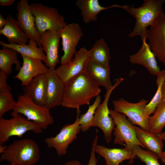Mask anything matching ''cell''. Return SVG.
Returning a JSON list of instances; mask_svg holds the SVG:
<instances>
[{
    "instance_id": "cell-1",
    "label": "cell",
    "mask_w": 165,
    "mask_h": 165,
    "mask_svg": "<svg viewBox=\"0 0 165 165\" xmlns=\"http://www.w3.org/2000/svg\"><path fill=\"white\" fill-rule=\"evenodd\" d=\"M101 92L99 86L86 70L65 84L62 105L79 109L82 105H89L91 100L99 95Z\"/></svg>"
},
{
    "instance_id": "cell-2",
    "label": "cell",
    "mask_w": 165,
    "mask_h": 165,
    "mask_svg": "<svg viewBox=\"0 0 165 165\" xmlns=\"http://www.w3.org/2000/svg\"><path fill=\"white\" fill-rule=\"evenodd\" d=\"M165 0H144L138 8L128 5H118V8L126 10L136 19L132 31L128 36L140 35L142 41L147 38L148 28L153 25L164 13L163 6Z\"/></svg>"
},
{
    "instance_id": "cell-3",
    "label": "cell",
    "mask_w": 165,
    "mask_h": 165,
    "mask_svg": "<svg viewBox=\"0 0 165 165\" xmlns=\"http://www.w3.org/2000/svg\"><path fill=\"white\" fill-rule=\"evenodd\" d=\"M40 158L37 143L30 138L13 141L1 154L0 161L15 165H34Z\"/></svg>"
},
{
    "instance_id": "cell-4",
    "label": "cell",
    "mask_w": 165,
    "mask_h": 165,
    "mask_svg": "<svg viewBox=\"0 0 165 165\" xmlns=\"http://www.w3.org/2000/svg\"><path fill=\"white\" fill-rule=\"evenodd\" d=\"M30 8L34 16L35 27L39 36L47 31H60L67 24L63 16L54 8L38 3L30 4Z\"/></svg>"
},
{
    "instance_id": "cell-5",
    "label": "cell",
    "mask_w": 165,
    "mask_h": 165,
    "mask_svg": "<svg viewBox=\"0 0 165 165\" xmlns=\"http://www.w3.org/2000/svg\"><path fill=\"white\" fill-rule=\"evenodd\" d=\"M13 112L23 115L28 120L37 124L42 130L46 129L54 122L50 110L37 104L24 94L18 97Z\"/></svg>"
},
{
    "instance_id": "cell-6",
    "label": "cell",
    "mask_w": 165,
    "mask_h": 165,
    "mask_svg": "<svg viewBox=\"0 0 165 165\" xmlns=\"http://www.w3.org/2000/svg\"><path fill=\"white\" fill-rule=\"evenodd\" d=\"M12 117L7 119L0 118V145H3L12 136L21 138L26 132L32 131L40 134L42 130L36 123L13 112Z\"/></svg>"
},
{
    "instance_id": "cell-7",
    "label": "cell",
    "mask_w": 165,
    "mask_h": 165,
    "mask_svg": "<svg viewBox=\"0 0 165 165\" xmlns=\"http://www.w3.org/2000/svg\"><path fill=\"white\" fill-rule=\"evenodd\" d=\"M110 115L113 119L115 127L113 135L114 143L133 148L138 145L143 148L144 146L138 141L134 125L124 114L109 109Z\"/></svg>"
},
{
    "instance_id": "cell-8",
    "label": "cell",
    "mask_w": 165,
    "mask_h": 165,
    "mask_svg": "<svg viewBox=\"0 0 165 165\" xmlns=\"http://www.w3.org/2000/svg\"><path fill=\"white\" fill-rule=\"evenodd\" d=\"M148 102V100L143 99L138 102L133 103L121 98L113 100L112 104L114 111L125 115L134 125H138L149 131L148 117L145 113V108Z\"/></svg>"
},
{
    "instance_id": "cell-9",
    "label": "cell",
    "mask_w": 165,
    "mask_h": 165,
    "mask_svg": "<svg viewBox=\"0 0 165 165\" xmlns=\"http://www.w3.org/2000/svg\"><path fill=\"white\" fill-rule=\"evenodd\" d=\"M123 80L122 78L116 79L112 86L106 90L104 100L97 108L92 122L91 127H97L102 130L107 144L112 140V133L115 127L114 121L110 115L108 101L112 91Z\"/></svg>"
},
{
    "instance_id": "cell-10",
    "label": "cell",
    "mask_w": 165,
    "mask_h": 165,
    "mask_svg": "<svg viewBox=\"0 0 165 165\" xmlns=\"http://www.w3.org/2000/svg\"><path fill=\"white\" fill-rule=\"evenodd\" d=\"M77 116L75 122L71 124L64 126L58 134L54 137H47L44 142L49 148L55 149L59 156L66 155L69 145L77 138V135L81 130L79 122L80 111L77 109Z\"/></svg>"
},
{
    "instance_id": "cell-11",
    "label": "cell",
    "mask_w": 165,
    "mask_h": 165,
    "mask_svg": "<svg viewBox=\"0 0 165 165\" xmlns=\"http://www.w3.org/2000/svg\"><path fill=\"white\" fill-rule=\"evenodd\" d=\"M60 34L64 52L60 63L64 65L69 63L72 59L76 52V46L83 34L80 27L76 23L67 24L60 31Z\"/></svg>"
},
{
    "instance_id": "cell-12",
    "label": "cell",
    "mask_w": 165,
    "mask_h": 165,
    "mask_svg": "<svg viewBox=\"0 0 165 165\" xmlns=\"http://www.w3.org/2000/svg\"><path fill=\"white\" fill-rule=\"evenodd\" d=\"M88 51L84 47L75 53L69 63L55 69V71L64 84L69 79L85 71L89 61Z\"/></svg>"
},
{
    "instance_id": "cell-13",
    "label": "cell",
    "mask_w": 165,
    "mask_h": 165,
    "mask_svg": "<svg viewBox=\"0 0 165 165\" xmlns=\"http://www.w3.org/2000/svg\"><path fill=\"white\" fill-rule=\"evenodd\" d=\"M147 39L156 57L165 65V13L149 27Z\"/></svg>"
},
{
    "instance_id": "cell-14",
    "label": "cell",
    "mask_w": 165,
    "mask_h": 165,
    "mask_svg": "<svg viewBox=\"0 0 165 165\" xmlns=\"http://www.w3.org/2000/svg\"><path fill=\"white\" fill-rule=\"evenodd\" d=\"M60 38V31L48 30L40 35V42L45 53V65L49 68L55 69L60 63L58 50Z\"/></svg>"
},
{
    "instance_id": "cell-15",
    "label": "cell",
    "mask_w": 165,
    "mask_h": 165,
    "mask_svg": "<svg viewBox=\"0 0 165 165\" xmlns=\"http://www.w3.org/2000/svg\"><path fill=\"white\" fill-rule=\"evenodd\" d=\"M17 20L20 27L29 39L35 41L38 46L41 47L40 36L35 25V19L30 8L27 0H21L18 2L16 7Z\"/></svg>"
},
{
    "instance_id": "cell-16",
    "label": "cell",
    "mask_w": 165,
    "mask_h": 165,
    "mask_svg": "<svg viewBox=\"0 0 165 165\" xmlns=\"http://www.w3.org/2000/svg\"><path fill=\"white\" fill-rule=\"evenodd\" d=\"M47 85L45 106L50 110L62 105L64 95V84L55 71L49 68L47 73Z\"/></svg>"
},
{
    "instance_id": "cell-17",
    "label": "cell",
    "mask_w": 165,
    "mask_h": 165,
    "mask_svg": "<svg viewBox=\"0 0 165 165\" xmlns=\"http://www.w3.org/2000/svg\"><path fill=\"white\" fill-rule=\"evenodd\" d=\"M23 59L22 65L18 73L14 77L21 82L23 87L27 86L35 77L48 72L49 68L41 60L21 55Z\"/></svg>"
},
{
    "instance_id": "cell-18",
    "label": "cell",
    "mask_w": 165,
    "mask_h": 165,
    "mask_svg": "<svg viewBox=\"0 0 165 165\" xmlns=\"http://www.w3.org/2000/svg\"><path fill=\"white\" fill-rule=\"evenodd\" d=\"M146 39L142 41V46L137 53L130 56L129 61L132 64L144 66L150 74L157 76L161 70L157 64L155 54L146 42Z\"/></svg>"
},
{
    "instance_id": "cell-19",
    "label": "cell",
    "mask_w": 165,
    "mask_h": 165,
    "mask_svg": "<svg viewBox=\"0 0 165 165\" xmlns=\"http://www.w3.org/2000/svg\"><path fill=\"white\" fill-rule=\"evenodd\" d=\"M133 148L126 146L123 148H109L97 144L95 152L104 158L106 165H119L126 160H130L132 163L136 157Z\"/></svg>"
},
{
    "instance_id": "cell-20",
    "label": "cell",
    "mask_w": 165,
    "mask_h": 165,
    "mask_svg": "<svg viewBox=\"0 0 165 165\" xmlns=\"http://www.w3.org/2000/svg\"><path fill=\"white\" fill-rule=\"evenodd\" d=\"M47 73L35 77L27 86L23 87L24 94L37 104L44 106L46 101Z\"/></svg>"
},
{
    "instance_id": "cell-21",
    "label": "cell",
    "mask_w": 165,
    "mask_h": 165,
    "mask_svg": "<svg viewBox=\"0 0 165 165\" xmlns=\"http://www.w3.org/2000/svg\"><path fill=\"white\" fill-rule=\"evenodd\" d=\"M6 18V23L4 28L0 30V34L6 38L9 44L18 45L27 44L29 39L17 20L10 14Z\"/></svg>"
},
{
    "instance_id": "cell-22",
    "label": "cell",
    "mask_w": 165,
    "mask_h": 165,
    "mask_svg": "<svg viewBox=\"0 0 165 165\" xmlns=\"http://www.w3.org/2000/svg\"><path fill=\"white\" fill-rule=\"evenodd\" d=\"M75 4L81 10L82 19L85 24L97 20V15L101 12L112 8L117 7L118 5L108 7L101 6L98 0H77Z\"/></svg>"
},
{
    "instance_id": "cell-23",
    "label": "cell",
    "mask_w": 165,
    "mask_h": 165,
    "mask_svg": "<svg viewBox=\"0 0 165 165\" xmlns=\"http://www.w3.org/2000/svg\"><path fill=\"white\" fill-rule=\"evenodd\" d=\"M137 138L147 150L159 156L163 151V141L157 135L134 126Z\"/></svg>"
},
{
    "instance_id": "cell-24",
    "label": "cell",
    "mask_w": 165,
    "mask_h": 165,
    "mask_svg": "<svg viewBox=\"0 0 165 165\" xmlns=\"http://www.w3.org/2000/svg\"><path fill=\"white\" fill-rule=\"evenodd\" d=\"M86 70L90 74L97 84L105 87L106 90L113 86L110 79V66H105L89 60Z\"/></svg>"
},
{
    "instance_id": "cell-25",
    "label": "cell",
    "mask_w": 165,
    "mask_h": 165,
    "mask_svg": "<svg viewBox=\"0 0 165 165\" xmlns=\"http://www.w3.org/2000/svg\"><path fill=\"white\" fill-rule=\"evenodd\" d=\"M27 44L18 45L6 43L4 41H0L2 47L13 49L21 55L41 60L45 63L46 56L42 47L38 46L34 40L29 39Z\"/></svg>"
},
{
    "instance_id": "cell-26",
    "label": "cell",
    "mask_w": 165,
    "mask_h": 165,
    "mask_svg": "<svg viewBox=\"0 0 165 165\" xmlns=\"http://www.w3.org/2000/svg\"><path fill=\"white\" fill-rule=\"evenodd\" d=\"M89 59L105 66H109L111 56L109 48L104 39L97 40L88 50Z\"/></svg>"
},
{
    "instance_id": "cell-27",
    "label": "cell",
    "mask_w": 165,
    "mask_h": 165,
    "mask_svg": "<svg viewBox=\"0 0 165 165\" xmlns=\"http://www.w3.org/2000/svg\"><path fill=\"white\" fill-rule=\"evenodd\" d=\"M18 53L13 49L2 47L0 50V71L9 75L12 72L13 64L16 65V70L19 71L21 66L18 59Z\"/></svg>"
},
{
    "instance_id": "cell-28",
    "label": "cell",
    "mask_w": 165,
    "mask_h": 165,
    "mask_svg": "<svg viewBox=\"0 0 165 165\" xmlns=\"http://www.w3.org/2000/svg\"><path fill=\"white\" fill-rule=\"evenodd\" d=\"M153 114L148 118L149 131L158 135L165 127V98L156 108Z\"/></svg>"
},
{
    "instance_id": "cell-29",
    "label": "cell",
    "mask_w": 165,
    "mask_h": 165,
    "mask_svg": "<svg viewBox=\"0 0 165 165\" xmlns=\"http://www.w3.org/2000/svg\"><path fill=\"white\" fill-rule=\"evenodd\" d=\"M165 79V70H162L157 76L156 82L157 86L156 91L153 98L145 108V113L148 117L154 113L156 107L163 99L162 87Z\"/></svg>"
},
{
    "instance_id": "cell-30",
    "label": "cell",
    "mask_w": 165,
    "mask_h": 165,
    "mask_svg": "<svg viewBox=\"0 0 165 165\" xmlns=\"http://www.w3.org/2000/svg\"><path fill=\"white\" fill-rule=\"evenodd\" d=\"M100 96H97L93 103L89 105L87 112L80 116L79 122L82 132H86L91 127V124L97 108L101 104Z\"/></svg>"
},
{
    "instance_id": "cell-31",
    "label": "cell",
    "mask_w": 165,
    "mask_h": 165,
    "mask_svg": "<svg viewBox=\"0 0 165 165\" xmlns=\"http://www.w3.org/2000/svg\"><path fill=\"white\" fill-rule=\"evenodd\" d=\"M133 151L134 155L146 165H160L158 161L159 156L157 154L145 150L138 145H134Z\"/></svg>"
},
{
    "instance_id": "cell-32",
    "label": "cell",
    "mask_w": 165,
    "mask_h": 165,
    "mask_svg": "<svg viewBox=\"0 0 165 165\" xmlns=\"http://www.w3.org/2000/svg\"><path fill=\"white\" fill-rule=\"evenodd\" d=\"M16 104L11 91L0 93V118L8 111L13 110Z\"/></svg>"
},
{
    "instance_id": "cell-33",
    "label": "cell",
    "mask_w": 165,
    "mask_h": 165,
    "mask_svg": "<svg viewBox=\"0 0 165 165\" xmlns=\"http://www.w3.org/2000/svg\"><path fill=\"white\" fill-rule=\"evenodd\" d=\"M97 130H96L95 137L92 143L91 151L87 165H96L98 159L96 157L95 148L98 142Z\"/></svg>"
},
{
    "instance_id": "cell-34",
    "label": "cell",
    "mask_w": 165,
    "mask_h": 165,
    "mask_svg": "<svg viewBox=\"0 0 165 165\" xmlns=\"http://www.w3.org/2000/svg\"><path fill=\"white\" fill-rule=\"evenodd\" d=\"M8 75L0 71V93L11 91V88L7 83Z\"/></svg>"
},
{
    "instance_id": "cell-35",
    "label": "cell",
    "mask_w": 165,
    "mask_h": 165,
    "mask_svg": "<svg viewBox=\"0 0 165 165\" xmlns=\"http://www.w3.org/2000/svg\"><path fill=\"white\" fill-rule=\"evenodd\" d=\"M15 1V0H0V6H10L13 5Z\"/></svg>"
},
{
    "instance_id": "cell-36",
    "label": "cell",
    "mask_w": 165,
    "mask_h": 165,
    "mask_svg": "<svg viewBox=\"0 0 165 165\" xmlns=\"http://www.w3.org/2000/svg\"><path fill=\"white\" fill-rule=\"evenodd\" d=\"M7 22L6 18H4L1 13H0V30L2 29Z\"/></svg>"
},
{
    "instance_id": "cell-37",
    "label": "cell",
    "mask_w": 165,
    "mask_h": 165,
    "mask_svg": "<svg viewBox=\"0 0 165 165\" xmlns=\"http://www.w3.org/2000/svg\"><path fill=\"white\" fill-rule=\"evenodd\" d=\"M64 165H81V164L78 160H73L67 161Z\"/></svg>"
},
{
    "instance_id": "cell-38",
    "label": "cell",
    "mask_w": 165,
    "mask_h": 165,
    "mask_svg": "<svg viewBox=\"0 0 165 165\" xmlns=\"http://www.w3.org/2000/svg\"><path fill=\"white\" fill-rule=\"evenodd\" d=\"M159 159L165 165V151H163L159 156Z\"/></svg>"
},
{
    "instance_id": "cell-39",
    "label": "cell",
    "mask_w": 165,
    "mask_h": 165,
    "mask_svg": "<svg viewBox=\"0 0 165 165\" xmlns=\"http://www.w3.org/2000/svg\"><path fill=\"white\" fill-rule=\"evenodd\" d=\"M157 135L165 142V131L164 132H162Z\"/></svg>"
},
{
    "instance_id": "cell-40",
    "label": "cell",
    "mask_w": 165,
    "mask_h": 165,
    "mask_svg": "<svg viewBox=\"0 0 165 165\" xmlns=\"http://www.w3.org/2000/svg\"><path fill=\"white\" fill-rule=\"evenodd\" d=\"M7 147V146H4L3 145H0V154L2 153L5 151Z\"/></svg>"
},
{
    "instance_id": "cell-41",
    "label": "cell",
    "mask_w": 165,
    "mask_h": 165,
    "mask_svg": "<svg viewBox=\"0 0 165 165\" xmlns=\"http://www.w3.org/2000/svg\"><path fill=\"white\" fill-rule=\"evenodd\" d=\"M162 91L163 98H165V79L163 86Z\"/></svg>"
},
{
    "instance_id": "cell-42",
    "label": "cell",
    "mask_w": 165,
    "mask_h": 165,
    "mask_svg": "<svg viewBox=\"0 0 165 165\" xmlns=\"http://www.w3.org/2000/svg\"><path fill=\"white\" fill-rule=\"evenodd\" d=\"M9 165H15L12 164H10Z\"/></svg>"
},
{
    "instance_id": "cell-43",
    "label": "cell",
    "mask_w": 165,
    "mask_h": 165,
    "mask_svg": "<svg viewBox=\"0 0 165 165\" xmlns=\"http://www.w3.org/2000/svg\"></svg>"
}]
</instances>
